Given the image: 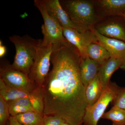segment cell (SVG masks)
Segmentation results:
<instances>
[{
    "label": "cell",
    "mask_w": 125,
    "mask_h": 125,
    "mask_svg": "<svg viewBox=\"0 0 125 125\" xmlns=\"http://www.w3.org/2000/svg\"><path fill=\"white\" fill-rule=\"evenodd\" d=\"M112 102L114 106L125 110V87H120L118 93Z\"/></svg>",
    "instance_id": "7402d4cb"
},
{
    "label": "cell",
    "mask_w": 125,
    "mask_h": 125,
    "mask_svg": "<svg viewBox=\"0 0 125 125\" xmlns=\"http://www.w3.org/2000/svg\"><path fill=\"white\" fill-rule=\"evenodd\" d=\"M52 45L42 44L38 50L29 78L38 88H41L49 72Z\"/></svg>",
    "instance_id": "52a82bcc"
},
{
    "label": "cell",
    "mask_w": 125,
    "mask_h": 125,
    "mask_svg": "<svg viewBox=\"0 0 125 125\" xmlns=\"http://www.w3.org/2000/svg\"><path fill=\"white\" fill-rule=\"evenodd\" d=\"M83 125V124H82V125Z\"/></svg>",
    "instance_id": "f1b7e54d"
},
{
    "label": "cell",
    "mask_w": 125,
    "mask_h": 125,
    "mask_svg": "<svg viewBox=\"0 0 125 125\" xmlns=\"http://www.w3.org/2000/svg\"><path fill=\"white\" fill-rule=\"evenodd\" d=\"M90 29L96 36L98 43L107 49L111 57L120 60L123 64L122 69L125 70V42L104 37L99 33L94 27Z\"/></svg>",
    "instance_id": "7c38bea8"
},
{
    "label": "cell",
    "mask_w": 125,
    "mask_h": 125,
    "mask_svg": "<svg viewBox=\"0 0 125 125\" xmlns=\"http://www.w3.org/2000/svg\"><path fill=\"white\" fill-rule=\"evenodd\" d=\"M6 52V48L5 46L2 45L1 40L0 41V57L2 58L5 55Z\"/></svg>",
    "instance_id": "cb8c5ba5"
},
{
    "label": "cell",
    "mask_w": 125,
    "mask_h": 125,
    "mask_svg": "<svg viewBox=\"0 0 125 125\" xmlns=\"http://www.w3.org/2000/svg\"><path fill=\"white\" fill-rule=\"evenodd\" d=\"M10 116H15L19 114L29 112H35L29 99H18L7 102Z\"/></svg>",
    "instance_id": "e0dca14e"
},
{
    "label": "cell",
    "mask_w": 125,
    "mask_h": 125,
    "mask_svg": "<svg viewBox=\"0 0 125 125\" xmlns=\"http://www.w3.org/2000/svg\"><path fill=\"white\" fill-rule=\"evenodd\" d=\"M43 125H59L65 121L59 117L56 116L44 115Z\"/></svg>",
    "instance_id": "603a6c76"
},
{
    "label": "cell",
    "mask_w": 125,
    "mask_h": 125,
    "mask_svg": "<svg viewBox=\"0 0 125 125\" xmlns=\"http://www.w3.org/2000/svg\"><path fill=\"white\" fill-rule=\"evenodd\" d=\"M104 89L98 76L85 88V95L87 106H91L99 99Z\"/></svg>",
    "instance_id": "2e32d148"
},
{
    "label": "cell",
    "mask_w": 125,
    "mask_h": 125,
    "mask_svg": "<svg viewBox=\"0 0 125 125\" xmlns=\"http://www.w3.org/2000/svg\"><path fill=\"white\" fill-rule=\"evenodd\" d=\"M9 39L13 43L16 50L11 66L28 76L42 40L35 39L28 34L23 36L14 35L9 37Z\"/></svg>",
    "instance_id": "7a4b0ae2"
},
{
    "label": "cell",
    "mask_w": 125,
    "mask_h": 125,
    "mask_svg": "<svg viewBox=\"0 0 125 125\" xmlns=\"http://www.w3.org/2000/svg\"><path fill=\"white\" fill-rule=\"evenodd\" d=\"M60 1L72 21L86 29L90 30L101 21L92 0H60Z\"/></svg>",
    "instance_id": "3957f363"
},
{
    "label": "cell",
    "mask_w": 125,
    "mask_h": 125,
    "mask_svg": "<svg viewBox=\"0 0 125 125\" xmlns=\"http://www.w3.org/2000/svg\"><path fill=\"white\" fill-rule=\"evenodd\" d=\"M43 0L47 11L55 18L62 27L73 29L80 32L89 30L73 22L62 8L59 0Z\"/></svg>",
    "instance_id": "8fae6325"
},
{
    "label": "cell",
    "mask_w": 125,
    "mask_h": 125,
    "mask_svg": "<svg viewBox=\"0 0 125 125\" xmlns=\"http://www.w3.org/2000/svg\"><path fill=\"white\" fill-rule=\"evenodd\" d=\"M100 21L109 17H122L125 12V0H93Z\"/></svg>",
    "instance_id": "30bf717a"
},
{
    "label": "cell",
    "mask_w": 125,
    "mask_h": 125,
    "mask_svg": "<svg viewBox=\"0 0 125 125\" xmlns=\"http://www.w3.org/2000/svg\"><path fill=\"white\" fill-rule=\"evenodd\" d=\"M120 87L110 81L104 90L99 99L93 105L87 106L83 120L84 125H97L98 122L104 113L110 102H112L118 93Z\"/></svg>",
    "instance_id": "5b68a950"
},
{
    "label": "cell",
    "mask_w": 125,
    "mask_h": 125,
    "mask_svg": "<svg viewBox=\"0 0 125 125\" xmlns=\"http://www.w3.org/2000/svg\"><path fill=\"white\" fill-rule=\"evenodd\" d=\"M94 28L104 37L125 42V21L122 17L115 16L104 19Z\"/></svg>",
    "instance_id": "ba28073f"
},
{
    "label": "cell",
    "mask_w": 125,
    "mask_h": 125,
    "mask_svg": "<svg viewBox=\"0 0 125 125\" xmlns=\"http://www.w3.org/2000/svg\"><path fill=\"white\" fill-rule=\"evenodd\" d=\"M122 18L123 19V20H124V21H125V13L122 15Z\"/></svg>",
    "instance_id": "4316f807"
},
{
    "label": "cell",
    "mask_w": 125,
    "mask_h": 125,
    "mask_svg": "<svg viewBox=\"0 0 125 125\" xmlns=\"http://www.w3.org/2000/svg\"><path fill=\"white\" fill-rule=\"evenodd\" d=\"M122 62L114 57H111L100 66L98 76L101 81L104 90L109 85L112 75L119 68L122 69Z\"/></svg>",
    "instance_id": "5bb4252c"
},
{
    "label": "cell",
    "mask_w": 125,
    "mask_h": 125,
    "mask_svg": "<svg viewBox=\"0 0 125 125\" xmlns=\"http://www.w3.org/2000/svg\"><path fill=\"white\" fill-rule=\"evenodd\" d=\"M102 118L111 121L113 125H125V110L113 106L103 115Z\"/></svg>",
    "instance_id": "ffe728a7"
},
{
    "label": "cell",
    "mask_w": 125,
    "mask_h": 125,
    "mask_svg": "<svg viewBox=\"0 0 125 125\" xmlns=\"http://www.w3.org/2000/svg\"><path fill=\"white\" fill-rule=\"evenodd\" d=\"M0 79L8 86L25 92H33L38 88L28 75L14 69L11 64L6 59L0 61Z\"/></svg>",
    "instance_id": "8992f818"
},
{
    "label": "cell",
    "mask_w": 125,
    "mask_h": 125,
    "mask_svg": "<svg viewBox=\"0 0 125 125\" xmlns=\"http://www.w3.org/2000/svg\"><path fill=\"white\" fill-rule=\"evenodd\" d=\"M63 35L67 42L75 47L84 58L87 56V48L93 43H98L96 36L91 30L80 32L76 30L62 27Z\"/></svg>",
    "instance_id": "9c48e42d"
},
{
    "label": "cell",
    "mask_w": 125,
    "mask_h": 125,
    "mask_svg": "<svg viewBox=\"0 0 125 125\" xmlns=\"http://www.w3.org/2000/svg\"><path fill=\"white\" fill-rule=\"evenodd\" d=\"M9 121L10 125H22L18 122L14 116H10Z\"/></svg>",
    "instance_id": "d4e9b609"
},
{
    "label": "cell",
    "mask_w": 125,
    "mask_h": 125,
    "mask_svg": "<svg viewBox=\"0 0 125 125\" xmlns=\"http://www.w3.org/2000/svg\"><path fill=\"white\" fill-rule=\"evenodd\" d=\"M34 2L44 21L42 26L43 35L42 44L55 46L67 41L63 35L62 27L53 15L47 11L43 0H35Z\"/></svg>",
    "instance_id": "277c9868"
},
{
    "label": "cell",
    "mask_w": 125,
    "mask_h": 125,
    "mask_svg": "<svg viewBox=\"0 0 125 125\" xmlns=\"http://www.w3.org/2000/svg\"><path fill=\"white\" fill-rule=\"evenodd\" d=\"M22 125H43V117L35 112H29L14 116Z\"/></svg>",
    "instance_id": "d6986e66"
},
{
    "label": "cell",
    "mask_w": 125,
    "mask_h": 125,
    "mask_svg": "<svg viewBox=\"0 0 125 125\" xmlns=\"http://www.w3.org/2000/svg\"><path fill=\"white\" fill-rule=\"evenodd\" d=\"M36 90L33 92H28L12 88L6 85L0 79V96L7 102L22 98L29 99L31 102L36 96Z\"/></svg>",
    "instance_id": "9a60e30c"
},
{
    "label": "cell",
    "mask_w": 125,
    "mask_h": 125,
    "mask_svg": "<svg viewBox=\"0 0 125 125\" xmlns=\"http://www.w3.org/2000/svg\"><path fill=\"white\" fill-rule=\"evenodd\" d=\"M71 125L69 124V123H67V122H63V123H62L60 125Z\"/></svg>",
    "instance_id": "484cf974"
},
{
    "label": "cell",
    "mask_w": 125,
    "mask_h": 125,
    "mask_svg": "<svg viewBox=\"0 0 125 125\" xmlns=\"http://www.w3.org/2000/svg\"><path fill=\"white\" fill-rule=\"evenodd\" d=\"M10 116L7 102L0 96V125H6Z\"/></svg>",
    "instance_id": "44dd1931"
},
{
    "label": "cell",
    "mask_w": 125,
    "mask_h": 125,
    "mask_svg": "<svg viewBox=\"0 0 125 125\" xmlns=\"http://www.w3.org/2000/svg\"><path fill=\"white\" fill-rule=\"evenodd\" d=\"M81 57L67 41L53 46L52 67L42 86L44 115L56 116L71 125H81L87 106L80 74Z\"/></svg>",
    "instance_id": "6da1fadb"
},
{
    "label": "cell",
    "mask_w": 125,
    "mask_h": 125,
    "mask_svg": "<svg viewBox=\"0 0 125 125\" xmlns=\"http://www.w3.org/2000/svg\"><path fill=\"white\" fill-rule=\"evenodd\" d=\"M87 56L100 65L111 57L107 49L98 43H93L87 48Z\"/></svg>",
    "instance_id": "ac0fdd59"
},
{
    "label": "cell",
    "mask_w": 125,
    "mask_h": 125,
    "mask_svg": "<svg viewBox=\"0 0 125 125\" xmlns=\"http://www.w3.org/2000/svg\"><path fill=\"white\" fill-rule=\"evenodd\" d=\"M101 65L88 56L81 58L80 64L81 78L85 88L98 74Z\"/></svg>",
    "instance_id": "4fadbf2b"
},
{
    "label": "cell",
    "mask_w": 125,
    "mask_h": 125,
    "mask_svg": "<svg viewBox=\"0 0 125 125\" xmlns=\"http://www.w3.org/2000/svg\"><path fill=\"white\" fill-rule=\"evenodd\" d=\"M10 125V123H9V121L7 122V125Z\"/></svg>",
    "instance_id": "83f0119b"
}]
</instances>
